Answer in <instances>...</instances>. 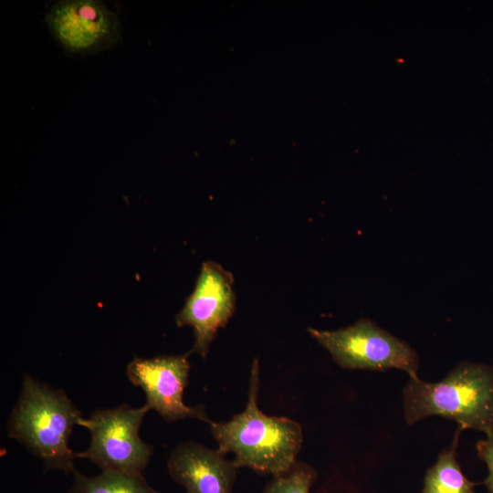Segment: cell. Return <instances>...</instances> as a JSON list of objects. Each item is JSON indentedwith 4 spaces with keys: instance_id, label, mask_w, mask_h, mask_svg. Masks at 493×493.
I'll return each instance as SVG.
<instances>
[{
    "instance_id": "obj_8",
    "label": "cell",
    "mask_w": 493,
    "mask_h": 493,
    "mask_svg": "<svg viewBox=\"0 0 493 493\" xmlns=\"http://www.w3.org/2000/svg\"><path fill=\"white\" fill-rule=\"evenodd\" d=\"M46 20L57 42L73 54L110 48L121 38L119 17L100 1H59L51 7Z\"/></svg>"
},
{
    "instance_id": "obj_11",
    "label": "cell",
    "mask_w": 493,
    "mask_h": 493,
    "mask_svg": "<svg viewBox=\"0 0 493 493\" xmlns=\"http://www.w3.org/2000/svg\"><path fill=\"white\" fill-rule=\"evenodd\" d=\"M73 475L68 493H160L148 485L142 474L106 470L95 477H87L77 471Z\"/></svg>"
},
{
    "instance_id": "obj_1",
    "label": "cell",
    "mask_w": 493,
    "mask_h": 493,
    "mask_svg": "<svg viewBox=\"0 0 493 493\" xmlns=\"http://www.w3.org/2000/svg\"><path fill=\"white\" fill-rule=\"evenodd\" d=\"M259 364L250 371L247 403L243 412L227 422L208 423L223 455L233 453L234 463L273 477L289 470L297 462L303 442L300 425L287 417L270 416L257 405Z\"/></svg>"
},
{
    "instance_id": "obj_5",
    "label": "cell",
    "mask_w": 493,
    "mask_h": 493,
    "mask_svg": "<svg viewBox=\"0 0 493 493\" xmlns=\"http://www.w3.org/2000/svg\"><path fill=\"white\" fill-rule=\"evenodd\" d=\"M308 331L343 369H399L410 378L418 377L419 358L414 348L369 319L336 330Z\"/></svg>"
},
{
    "instance_id": "obj_4",
    "label": "cell",
    "mask_w": 493,
    "mask_h": 493,
    "mask_svg": "<svg viewBox=\"0 0 493 493\" xmlns=\"http://www.w3.org/2000/svg\"><path fill=\"white\" fill-rule=\"evenodd\" d=\"M149 411L145 405L135 408L122 404L82 417L79 425L88 429L90 443L86 450L76 453V457L89 460L101 471L142 474L152 455V446L139 435Z\"/></svg>"
},
{
    "instance_id": "obj_6",
    "label": "cell",
    "mask_w": 493,
    "mask_h": 493,
    "mask_svg": "<svg viewBox=\"0 0 493 493\" xmlns=\"http://www.w3.org/2000/svg\"><path fill=\"white\" fill-rule=\"evenodd\" d=\"M163 355L150 359L135 357L126 368L131 383L145 393V406L168 422L195 418L209 423L203 405L188 406L183 395L188 383V356Z\"/></svg>"
},
{
    "instance_id": "obj_9",
    "label": "cell",
    "mask_w": 493,
    "mask_h": 493,
    "mask_svg": "<svg viewBox=\"0 0 493 493\" xmlns=\"http://www.w3.org/2000/svg\"><path fill=\"white\" fill-rule=\"evenodd\" d=\"M224 456L201 444L184 442L171 453L167 467L185 493H233L238 467Z\"/></svg>"
},
{
    "instance_id": "obj_2",
    "label": "cell",
    "mask_w": 493,
    "mask_h": 493,
    "mask_svg": "<svg viewBox=\"0 0 493 493\" xmlns=\"http://www.w3.org/2000/svg\"><path fill=\"white\" fill-rule=\"evenodd\" d=\"M407 425L429 416L456 422L460 430L493 434V366L463 362L441 381L410 378L403 391Z\"/></svg>"
},
{
    "instance_id": "obj_12",
    "label": "cell",
    "mask_w": 493,
    "mask_h": 493,
    "mask_svg": "<svg viewBox=\"0 0 493 493\" xmlns=\"http://www.w3.org/2000/svg\"><path fill=\"white\" fill-rule=\"evenodd\" d=\"M316 477L312 467L297 461L287 472L273 477L262 493H309Z\"/></svg>"
},
{
    "instance_id": "obj_13",
    "label": "cell",
    "mask_w": 493,
    "mask_h": 493,
    "mask_svg": "<svg viewBox=\"0 0 493 493\" xmlns=\"http://www.w3.org/2000/svg\"><path fill=\"white\" fill-rule=\"evenodd\" d=\"M477 452L488 467V477L484 480L489 493H493V434L477 443Z\"/></svg>"
},
{
    "instance_id": "obj_3",
    "label": "cell",
    "mask_w": 493,
    "mask_h": 493,
    "mask_svg": "<svg viewBox=\"0 0 493 493\" xmlns=\"http://www.w3.org/2000/svg\"><path fill=\"white\" fill-rule=\"evenodd\" d=\"M82 417L63 390L25 373L7 434L42 459L47 468L74 473L77 457L68 440Z\"/></svg>"
},
{
    "instance_id": "obj_10",
    "label": "cell",
    "mask_w": 493,
    "mask_h": 493,
    "mask_svg": "<svg viewBox=\"0 0 493 493\" xmlns=\"http://www.w3.org/2000/svg\"><path fill=\"white\" fill-rule=\"evenodd\" d=\"M460 431L456 430L450 447L427 469L422 493H475L476 483L464 475L456 459Z\"/></svg>"
},
{
    "instance_id": "obj_7",
    "label": "cell",
    "mask_w": 493,
    "mask_h": 493,
    "mask_svg": "<svg viewBox=\"0 0 493 493\" xmlns=\"http://www.w3.org/2000/svg\"><path fill=\"white\" fill-rule=\"evenodd\" d=\"M233 276L219 264L204 262L193 292L176 314L178 327L189 326L194 342L189 351L205 358L218 330L227 323L235 309Z\"/></svg>"
}]
</instances>
